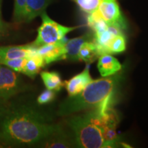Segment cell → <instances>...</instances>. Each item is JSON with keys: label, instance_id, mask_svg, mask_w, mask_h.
I'll return each mask as SVG.
<instances>
[{"label": "cell", "instance_id": "ffe728a7", "mask_svg": "<svg viewBox=\"0 0 148 148\" xmlns=\"http://www.w3.org/2000/svg\"><path fill=\"white\" fill-rule=\"evenodd\" d=\"M27 58H19L14 59H9V60H3L0 61V64L5 65L8 67L10 68L11 69L14 70L17 73H21L22 70L25 62H26Z\"/></svg>", "mask_w": 148, "mask_h": 148}, {"label": "cell", "instance_id": "7402d4cb", "mask_svg": "<svg viewBox=\"0 0 148 148\" xmlns=\"http://www.w3.org/2000/svg\"><path fill=\"white\" fill-rule=\"evenodd\" d=\"M9 35V25L6 23L0 24V39Z\"/></svg>", "mask_w": 148, "mask_h": 148}, {"label": "cell", "instance_id": "d6986e66", "mask_svg": "<svg viewBox=\"0 0 148 148\" xmlns=\"http://www.w3.org/2000/svg\"><path fill=\"white\" fill-rule=\"evenodd\" d=\"M83 12L88 14L97 10L102 0H73Z\"/></svg>", "mask_w": 148, "mask_h": 148}, {"label": "cell", "instance_id": "7c38bea8", "mask_svg": "<svg viewBox=\"0 0 148 148\" xmlns=\"http://www.w3.org/2000/svg\"><path fill=\"white\" fill-rule=\"evenodd\" d=\"M73 145H75V143H72L71 140L68 137L67 135L64 134L62 129L60 128L44 140L38 147L63 148L71 147Z\"/></svg>", "mask_w": 148, "mask_h": 148}, {"label": "cell", "instance_id": "2e32d148", "mask_svg": "<svg viewBox=\"0 0 148 148\" xmlns=\"http://www.w3.org/2000/svg\"><path fill=\"white\" fill-rule=\"evenodd\" d=\"M42 82L47 89L59 91L64 86L60 74L55 71H42L40 73Z\"/></svg>", "mask_w": 148, "mask_h": 148}, {"label": "cell", "instance_id": "30bf717a", "mask_svg": "<svg viewBox=\"0 0 148 148\" xmlns=\"http://www.w3.org/2000/svg\"><path fill=\"white\" fill-rule=\"evenodd\" d=\"M97 69L102 77H108L122 69L120 62L110 53H104L98 58Z\"/></svg>", "mask_w": 148, "mask_h": 148}, {"label": "cell", "instance_id": "ac0fdd59", "mask_svg": "<svg viewBox=\"0 0 148 148\" xmlns=\"http://www.w3.org/2000/svg\"><path fill=\"white\" fill-rule=\"evenodd\" d=\"M25 9H26V0H14L13 20L15 23L24 22Z\"/></svg>", "mask_w": 148, "mask_h": 148}, {"label": "cell", "instance_id": "7a4b0ae2", "mask_svg": "<svg viewBox=\"0 0 148 148\" xmlns=\"http://www.w3.org/2000/svg\"><path fill=\"white\" fill-rule=\"evenodd\" d=\"M123 73L120 72L108 77L92 80L79 93L71 96L60 104L58 114L60 116H66L81 112L82 110L96 108L113 96Z\"/></svg>", "mask_w": 148, "mask_h": 148}, {"label": "cell", "instance_id": "e0dca14e", "mask_svg": "<svg viewBox=\"0 0 148 148\" xmlns=\"http://www.w3.org/2000/svg\"><path fill=\"white\" fill-rule=\"evenodd\" d=\"M126 48V39L124 34H121L111 40L108 48V53H121L125 50Z\"/></svg>", "mask_w": 148, "mask_h": 148}, {"label": "cell", "instance_id": "6da1fadb", "mask_svg": "<svg viewBox=\"0 0 148 148\" xmlns=\"http://www.w3.org/2000/svg\"><path fill=\"white\" fill-rule=\"evenodd\" d=\"M0 118V143L5 146H38L61 128L27 105L3 110Z\"/></svg>", "mask_w": 148, "mask_h": 148}, {"label": "cell", "instance_id": "9a60e30c", "mask_svg": "<svg viewBox=\"0 0 148 148\" xmlns=\"http://www.w3.org/2000/svg\"><path fill=\"white\" fill-rule=\"evenodd\" d=\"M45 66V63L43 58L38 54L36 50V53L27 58L21 73L25 74L31 78H34L40 69Z\"/></svg>", "mask_w": 148, "mask_h": 148}, {"label": "cell", "instance_id": "ba28073f", "mask_svg": "<svg viewBox=\"0 0 148 148\" xmlns=\"http://www.w3.org/2000/svg\"><path fill=\"white\" fill-rule=\"evenodd\" d=\"M93 80L90 76L89 71V64H86V67L83 71L73 76L69 80L64 82L68 95L69 97L74 96L82 92L87 85Z\"/></svg>", "mask_w": 148, "mask_h": 148}, {"label": "cell", "instance_id": "5bb4252c", "mask_svg": "<svg viewBox=\"0 0 148 148\" xmlns=\"http://www.w3.org/2000/svg\"><path fill=\"white\" fill-rule=\"evenodd\" d=\"M100 56L97 44L94 40L84 42L81 45L78 51L79 61H84L88 64L95 61Z\"/></svg>", "mask_w": 148, "mask_h": 148}, {"label": "cell", "instance_id": "cb8c5ba5", "mask_svg": "<svg viewBox=\"0 0 148 148\" xmlns=\"http://www.w3.org/2000/svg\"><path fill=\"white\" fill-rule=\"evenodd\" d=\"M3 110V109H2V108H0V115H1V113H2Z\"/></svg>", "mask_w": 148, "mask_h": 148}, {"label": "cell", "instance_id": "9c48e42d", "mask_svg": "<svg viewBox=\"0 0 148 148\" xmlns=\"http://www.w3.org/2000/svg\"><path fill=\"white\" fill-rule=\"evenodd\" d=\"M36 52L32 44L0 47V61L19 58H27Z\"/></svg>", "mask_w": 148, "mask_h": 148}, {"label": "cell", "instance_id": "603a6c76", "mask_svg": "<svg viewBox=\"0 0 148 148\" xmlns=\"http://www.w3.org/2000/svg\"><path fill=\"white\" fill-rule=\"evenodd\" d=\"M1 2H2V0H0V24L3 23L4 21H3L2 18H1Z\"/></svg>", "mask_w": 148, "mask_h": 148}, {"label": "cell", "instance_id": "4fadbf2b", "mask_svg": "<svg viewBox=\"0 0 148 148\" xmlns=\"http://www.w3.org/2000/svg\"><path fill=\"white\" fill-rule=\"evenodd\" d=\"M52 0H26L24 22L32 21L37 16H40L45 9L50 4Z\"/></svg>", "mask_w": 148, "mask_h": 148}, {"label": "cell", "instance_id": "52a82bcc", "mask_svg": "<svg viewBox=\"0 0 148 148\" xmlns=\"http://www.w3.org/2000/svg\"><path fill=\"white\" fill-rule=\"evenodd\" d=\"M66 38L61 41L40 46L36 48L37 52L43 58L45 64L52 63L62 60H65L64 45Z\"/></svg>", "mask_w": 148, "mask_h": 148}, {"label": "cell", "instance_id": "277c9868", "mask_svg": "<svg viewBox=\"0 0 148 148\" xmlns=\"http://www.w3.org/2000/svg\"><path fill=\"white\" fill-rule=\"evenodd\" d=\"M42 18V23L38 28V34L36 39L32 42L35 47L54 43L65 38L68 33L73 31L77 27H66L60 25L53 21L45 12L40 14Z\"/></svg>", "mask_w": 148, "mask_h": 148}, {"label": "cell", "instance_id": "44dd1931", "mask_svg": "<svg viewBox=\"0 0 148 148\" xmlns=\"http://www.w3.org/2000/svg\"><path fill=\"white\" fill-rule=\"evenodd\" d=\"M55 96L56 93L54 90L47 88L46 90H43L37 98V102L40 105L46 104L52 101L55 98Z\"/></svg>", "mask_w": 148, "mask_h": 148}, {"label": "cell", "instance_id": "5b68a950", "mask_svg": "<svg viewBox=\"0 0 148 148\" xmlns=\"http://www.w3.org/2000/svg\"><path fill=\"white\" fill-rule=\"evenodd\" d=\"M21 78L17 72L0 64V101H6L23 90Z\"/></svg>", "mask_w": 148, "mask_h": 148}, {"label": "cell", "instance_id": "8fae6325", "mask_svg": "<svg viewBox=\"0 0 148 148\" xmlns=\"http://www.w3.org/2000/svg\"><path fill=\"white\" fill-rule=\"evenodd\" d=\"M88 40H94V35L88 33L82 36L66 40L65 49V60L70 61H79L78 51L81 45L84 42Z\"/></svg>", "mask_w": 148, "mask_h": 148}, {"label": "cell", "instance_id": "3957f363", "mask_svg": "<svg viewBox=\"0 0 148 148\" xmlns=\"http://www.w3.org/2000/svg\"><path fill=\"white\" fill-rule=\"evenodd\" d=\"M66 123L73 131L74 142L78 147H106L97 108L72 116L66 121Z\"/></svg>", "mask_w": 148, "mask_h": 148}, {"label": "cell", "instance_id": "8992f818", "mask_svg": "<svg viewBox=\"0 0 148 148\" xmlns=\"http://www.w3.org/2000/svg\"><path fill=\"white\" fill-rule=\"evenodd\" d=\"M95 12L107 23L115 24L126 28V23L122 16L117 0H102Z\"/></svg>", "mask_w": 148, "mask_h": 148}, {"label": "cell", "instance_id": "d4e9b609", "mask_svg": "<svg viewBox=\"0 0 148 148\" xmlns=\"http://www.w3.org/2000/svg\"><path fill=\"white\" fill-rule=\"evenodd\" d=\"M2 145H3V144H2V143H0V147H3V146H2Z\"/></svg>", "mask_w": 148, "mask_h": 148}]
</instances>
